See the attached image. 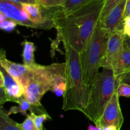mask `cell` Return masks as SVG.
I'll return each mask as SVG.
<instances>
[{"mask_svg": "<svg viewBox=\"0 0 130 130\" xmlns=\"http://www.w3.org/2000/svg\"><path fill=\"white\" fill-rule=\"evenodd\" d=\"M104 5V0H93L67 14L62 8L55 19L57 38L81 53L97 26Z\"/></svg>", "mask_w": 130, "mask_h": 130, "instance_id": "cell-1", "label": "cell"}, {"mask_svg": "<svg viewBox=\"0 0 130 130\" xmlns=\"http://www.w3.org/2000/svg\"><path fill=\"white\" fill-rule=\"evenodd\" d=\"M65 49L66 89L63 95L62 109L84 113L90 99V86L85 83L80 62V54L69 45Z\"/></svg>", "mask_w": 130, "mask_h": 130, "instance_id": "cell-2", "label": "cell"}, {"mask_svg": "<svg viewBox=\"0 0 130 130\" xmlns=\"http://www.w3.org/2000/svg\"><path fill=\"white\" fill-rule=\"evenodd\" d=\"M66 89V64H37L24 89L25 99L35 107H41V99L51 90L58 96H63Z\"/></svg>", "mask_w": 130, "mask_h": 130, "instance_id": "cell-3", "label": "cell"}, {"mask_svg": "<svg viewBox=\"0 0 130 130\" xmlns=\"http://www.w3.org/2000/svg\"><path fill=\"white\" fill-rule=\"evenodd\" d=\"M120 83L112 69L104 68L90 86V99L83 114L96 126L100 127L104 110Z\"/></svg>", "mask_w": 130, "mask_h": 130, "instance_id": "cell-4", "label": "cell"}, {"mask_svg": "<svg viewBox=\"0 0 130 130\" xmlns=\"http://www.w3.org/2000/svg\"><path fill=\"white\" fill-rule=\"evenodd\" d=\"M110 34L102 28L99 22L88 43L84 50L79 53L84 80L88 86H91L100 72Z\"/></svg>", "mask_w": 130, "mask_h": 130, "instance_id": "cell-5", "label": "cell"}, {"mask_svg": "<svg viewBox=\"0 0 130 130\" xmlns=\"http://www.w3.org/2000/svg\"><path fill=\"white\" fill-rule=\"evenodd\" d=\"M30 21L36 25V29L50 30L55 28V19L63 7L45 8L37 3L22 4Z\"/></svg>", "mask_w": 130, "mask_h": 130, "instance_id": "cell-6", "label": "cell"}, {"mask_svg": "<svg viewBox=\"0 0 130 130\" xmlns=\"http://www.w3.org/2000/svg\"><path fill=\"white\" fill-rule=\"evenodd\" d=\"M126 36L123 29L110 34L105 57L102 63V68L112 70L124 49Z\"/></svg>", "mask_w": 130, "mask_h": 130, "instance_id": "cell-7", "label": "cell"}, {"mask_svg": "<svg viewBox=\"0 0 130 130\" xmlns=\"http://www.w3.org/2000/svg\"><path fill=\"white\" fill-rule=\"evenodd\" d=\"M0 14H2L6 19L13 21L17 25L36 29V25L28 17L22 4L0 0Z\"/></svg>", "mask_w": 130, "mask_h": 130, "instance_id": "cell-8", "label": "cell"}, {"mask_svg": "<svg viewBox=\"0 0 130 130\" xmlns=\"http://www.w3.org/2000/svg\"><path fill=\"white\" fill-rule=\"evenodd\" d=\"M0 64L9 75L23 87L24 89H25L31 76L32 68L27 67L24 64L17 63L8 59L6 56V51L3 49H1L0 52Z\"/></svg>", "mask_w": 130, "mask_h": 130, "instance_id": "cell-9", "label": "cell"}, {"mask_svg": "<svg viewBox=\"0 0 130 130\" xmlns=\"http://www.w3.org/2000/svg\"><path fill=\"white\" fill-rule=\"evenodd\" d=\"M119 96L116 92L107 105L100 120V127L113 125L121 129L124 122V117L119 103Z\"/></svg>", "mask_w": 130, "mask_h": 130, "instance_id": "cell-10", "label": "cell"}, {"mask_svg": "<svg viewBox=\"0 0 130 130\" xmlns=\"http://www.w3.org/2000/svg\"><path fill=\"white\" fill-rule=\"evenodd\" d=\"M126 3V0H122L105 17L100 19L99 22L102 28L110 34L123 29Z\"/></svg>", "mask_w": 130, "mask_h": 130, "instance_id": "cell-11", "label": "cell"}, {"mask_svg": "<svg viewBox=\"0 0 130 130\" xmlns=\"http://www.w3.org/2000/svg\"><path fill=\"white\" fill-rule=\"evenodd\" d=\"M0 86L3 87L6 90L10 102L17 103L19 99L24 95V89L23 87L14 79L9 75L7 71L0 66Z\"/></svg>", "mask_w": 130, "mask_h": 130, "instance_id": "cell-12", "label": "cell"}, {"mask_svg": "<svg viewBox=\"0 0 130 130\" xmlns=\"http://www.w3.org/2000/svg\"><path fill=\"white\" fill-rule=\"evenodd\" d=\"M17 104L18 106L17 107H12L10 108L9 111L7 112L9 115L10 114H15L18 113H20L24 115H27V111H30V112H32L36 114H48L43 106L41 107L33 106L25 99L24 96L21 97L19 99Z\"/></svg>", "mask_w": 130, "mask_h": 130, "instance_id": "cell-13", "label": "cell"}, {"mask_svg": "<svg viewBox=\"0 0 130 130\" xmlns=\"http://www.w3.org/2000/svg\"><path fill=\"white\" fill-rule=\"evenodd\" d=\"M112 70L117 76H121L130 72V49L124 45V49Z\"/></svg>", "mask_w": 130, "mask_h": 130, "instance_id": "cell-14", "label": "cell"}, {"mask_svg": "<svg viewBox=\"0 0 130 130\" xmlns=\"http://www.w3.org/2000/svg\"><path fill=\"white\" fill-rule=\"evenodd\" d=\"M23 46L22 59L24 64L30 68H33L38 64L34 59V52L36 50V46L32 42L25 40L22 43Z\"/></svg>", "mask_w": 130, "mask_h": 130, "instance_id": "cell-15", "label": "cell"}, {"mask_svg": "<svg viewBox=\"0 0 130 130\" xmlns=\"http://www.w3.org/2000/svg\"><path fill=\"white\" fill-rule=\"evenodd\" d=\"M0 130H22L17 126V122L10 118L3 107L0 109Z\"/></svg>", "mask_w": 130, "mask_h": 130, "instance_id": "cell-16", "label": "cell"}, {"mask_svg": "<svg viewBox=\"0 0 130 130\" xmlns=\"http://www.w3.org/2000/svg\"><path fill=\"white\" fill-rule=\"evenodd\" d=\"M91 1L93 0H66L63 6V12L65 14L72 12Z\"/></svg>", "mask_w": 130, "mask_h": 130, "instance_id": "cell-17", "label": "cell"}, {"mask_svg": "<svg viewBox=\"0 0 130 130\" xmlns=\"http://www.w3.org/2000/svg\"><path fill=\"white\" fill-rule=\"evenodd\" d=\"M17 126L22 130H38L34 123L31 113L27 115V117L22 123H18Z\"/></svg>", "mask_w": 130, "mask_h": 130, "instance_id": "cell-18", "label": "cell"}, {"mask_svg": "<svg viewBox=\"0 0 130 130\" xmlns=\"http://www.w3.org/2000/svg\"><path fill=\"white\" fill-rule=\"evenodd\" d=\"M32 115L33 119L38 130H43V122L47 120H51L52 117L49 114H36L30 112Z\"/></svg>", "mask_w": 130, "mask_h": 130, "instance_id": "cell-19", "label": "cell"}, {"mask_svg": "<svg viewBox=\"0 0 130 130\" xmlns=\"http://www.w3.org/2000/svg\"><path fill=\"white\" fill-rule=\"evenodd\" d=\"M66 0H38V3L45 8L63 7Z\"/></svg>", "mask_w": 130, "mask_h": 130, "instance_id": "cell-20", "label": "cell"}, {"mask_svg": "<svg viewBox=\"0 0 130 130\" xmlns=\"http://www.w3.org/2000/svg\"><path fill=\"white\" fill-rule=\"evenodd\" d=\"M122 0H104V5L101 14V18L105 17L110 10L114 8Z\"/></svg>", "mask_w": 130, "mask_h": 130, "instance_id": "cell-21", "label": "cell"}, {"mask_svg": "<svg viewBox=\"0 0 130 130\" xmlns=\"http://www.w3.org/2000/svg\"><path fill=\"white\" fill-rule=\"evenodd\" d=\"M119 97H126L129 98L130 97V85L126 83L121 82L119 84V87L117 90Z\"/></svg>", "mask_w": 130, "mask_h": 130, "instance_id": "cell-22", "label": "cell"}, {"mask_svg": "<svg viewBox=\"0 0 130 130\" xmlns=\"http://www.w3.org/2000/svg\"><path fill=\"white\" fill-rule=\"evenodd\" d=\"M17 24L10 19H6L3 21H1L0 23V28L2 30L6 31H11L15 29Z\"/></svg>", "mask_w": 130, "mask_h": 130, "instance_id": "cell-23", "label": "cell"}, {"mask_svg": "<svg viewBox=\"0 0 130 130\" xmlns=\"http://www.w3.org/2000/svg\"><path fill=\"white\" fill-rule=\"evenodd\" d=\"M8 101H10L8 95L5 88L3 87L0 86V105H1V107H3V105Z\"/></svg>", "mask_w": 130, "mask_h": 130, "instance_id": "cell-24", "label": "cell"}, {"mask_svg": "<svg viewBox=\"0 0 130 130\" xmlns=\"http://www.w3.org/2000/svg\"><path fill=\"white\" fill-rule=\"evenodd\" d=\"M123 31L127 36L130 37V17H127L124 19Z\"/></svg>", "mask_w": 130, "mask_h": 130, "instance_id": "cell-25", "label": "cell"}, {"mask_svg": "<svg viewBox=\"0 0 130 130\" xmlns=\"http://www.w3.org/2000/svg\"><path fill=\"white\" fill-rule=\"evenodd\" d=\"M118 77L121 83H126V84L130 85V72L126 74H124V75H122L121 76H118Z\"/></svg>", "mask_w": 130, "mask_h": 130, "instance_id": "cell-26", "label": "cell"}, {"mask_svg": "<svg viewBox=\"0 0 130 130\" xmlns=\"http://www.w3.org/2000/svg\"><path fill=\"white\" fill-rule=\"evenodd\" d=\"M6 1H12V2H15V3H19L21 4H34V3H38V0H6Z\"/></svg>", "mask_w": 130, "mask_h": 130, "instance_id": "cell-27", "label": "cell"}, {"mask_svg": "<svg viewBox=\"0 0 130 130\" xmlns=\"http://www.w3.org/2000/svg\"><path fill=\"white\" fill-rule=\"evenodd\" d=\"M124 17V19L127 17H130V0H126Z\"/></svg>", "mask_w": 130, "mask_h": 130, "instance_id": "cell-28", "label": "cell"}, {"mask_svg": "<svg viewBox=\"0 0 130 130\" xmlns=\"http://www.w3.org/2000/svg\"><path fill=\"white\" fill-rule=\"evenodd\" d=\"M102 130H119L117 128L116 126L113 125H109V126H104L102 127Z\"/></svg>", "mask_w": 130, "mask_h": 130, "instance_id": "cell-29", "label": "cell"}, {"mask_svg": "<svg viewBox=\"0 0 130 130\" xmlns=\"http://www.w3.org/2000/svg\"><path fill=\"white\" fill-rule=\"evenodd\" d=\"M124 47L130 49V37L126 36L125 40H124Z\"/></svg>", "mask_w": 130, "mask_h": 130, "instance_id": "cell-30", "label": "cell"}, {"mask_svg": "<svg viewBox=\"0 0 130 130\" xmlns=\"http://www.w3.org/2000/svg\"><path fill=\"white\" fill-rule=\"evenodd\" d=\"M88 130H102V127L96 126H94L93 125L90 124L88 127Z\"/></svg>", "mask_w": 130, "mask_h": 130, "instance_id": "cell-31", "label": "cell"}, {"mask_svg": "<svg viewBox=\"0 0 130 130\" xmlns=\"http://www.w3.org/2000/svg\"><path fill=\"white\" fill-rule=\"evenodd\" d=\"M129 130H130V129H129Z\"/></svg>", "mask_w": 130, "mask_h": 130, "instance_id": "cell-32", "label": "cell"}]
</instances>
